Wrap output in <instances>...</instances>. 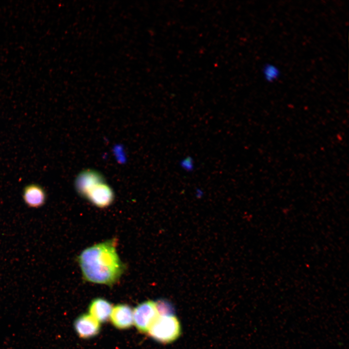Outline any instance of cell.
Wrapping results in <instances>:
<instances>
[{"mask_svg":"<svg viewBox=\"0 0 349 349\" xmlns=\"http://www.w3.org/2000/svg\"><path fill=\"white\" fill-rule=\"evenodd\" d=\"M117 240L111 238L84 249L77 257L83 279L88 282L112 286L126 270L117 252Z\"/></svg>","mask_w":349,"mask_h":349,"instance_id":"6da1fadb","label":"cell"},{"mask_svg":"<svg viewBox=\"0 0 349 349\" xmlns=\"http://www.w3.org/2000/svg\"><path fill=\"white\" fill-rule=\"evenodd\" d=\"M147 333L153 339L163 344L176 340L181 333V325L174 315H159Z\"/></svg>","mask_w":349,"mask_h":349,"instance_id":"7a4b0ae2","label":"cell"},{"mask_svg":"<svg viewBox=\"0 0 349 349\" xmlns=\"http://www.w3.org/2000/svg\"><path fill=\"white\" fill-rule=\"evenodd\" d=\"M80 195L100 208L109 206L114 198L113 190L105 183L103 178L92 183Z\"/></svg>","mask_w":349,"mask_h":349,"instance_id":"3957f363","label":"cell"},{"mask_svg":"<svg viewBox=\"0 0 349 349\" xmlns=\"http://www.w3.org/2000/svg\"><path fill=\"white\" fill-rule=\"evenodd\" d=\"M159 316L156 302L146 301L133 310L134 324L140 333H147Z\"/></svg>","mask_w":349,"mask_h":349,"instance_id":"277c9868","label":"cell"},{"mask_svg":"<svg viewBox=\"0 0 349 349\" xmlns=\"http://www.w3.org/2000/svg\"><path fill=\"white\" fill-rule=\"evenodd\" d=\"M74 326L79 336L84 339L96 336L100 330V323L89 314H83L78 317Z\"/></svg>","mask_w":349,"mask_h":349,"instance_id":"5b68a950","label":"cell"},{"mask_svg":"<svg viewBox=\"0 0 349 349\" xmlns=\"http://www.w3.org/2000/svg\"><path fill=\"white\" fill-rule=\"evenodd\" d=\"M110 318L112 325L116 328L129 329L134 324L133 310L127 304H117L112 308Z\"/></svg>","mask_w":349,"mask_h":349,"instance_id":"8992f818","label":"cell"},{"mask_svg":"<svg viewBox=\"0 0 349 349\" xmlns=\"http://www.w3.org/2000/svg\"><path fill=\"white\" fill-rule=\"evenodd\" d=\"M22 197L25 204L29 207L38 208L46 203L47 194L44 188L37 183H30L24 187Z\"/></svg>","mask_w":349,"mask_h":349,"instance_id":"52a82bcc","label":"cell"},{"mask_svg":"<svg viewBox=\"0 0 349 349\" xmlns=\"http://www.w3.org/2000/svg\"><path fill=\"white\" fill-rule=\"evenodd\" d=\"M112 304L107 300L97 298L92 301L89 306V314L99 323L107 321L112 310Z\"/></svg>","mask_w":349,"mask_h":349,"instance_id":"ba28073f","label":"cell"},{"mask_svg":"<svg viewBox=\"0 0 349 349\" xmlns=\"http://www.w3.org/2000/svg\"><path fill=\"white\" fill-rule=\"evenodd\" d=\"M262 73L265 79L269 82L277 79L280 75L279 68L271 63H267L263 66Z\"/></svg>","mask_w":349,"mask_h":349,"instance_id":"9c48e42d","label":"cell"},{"mask_svg":"<svg viewBox=\"0 0 349 349\" xmlns=\"http://www.w3.org/2000/svg\"><path fill=\"white\" fill-rule=\"evenodd\" d=\"M155 302L159 315L167 316L174 315V308L171 303L167 300L159 299Z\"/></svg>","mask_w":349,"mask_h":349,"instance_id":"30bf717a","label":"cell"},{"mask_svg":"<svg viewBox=\"0 0 349 349\" xmlns=\"http://www.w3.org/2000/svg\"><path fill=\"white\" fill-rule=\"evenodd\" d=\"M179 165L183 171L188 173L193 171L195 168L194 159L190 156L182 159L179 162Z\"/></svg>","mask_w":349,"mask_h":349,"instance_id":"8fae6325","label":"cell"}]
</instances>
